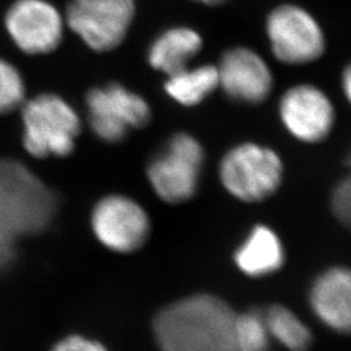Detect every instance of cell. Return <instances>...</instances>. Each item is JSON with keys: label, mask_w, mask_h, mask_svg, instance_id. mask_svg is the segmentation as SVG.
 Instances as JSON below:
<instances>
[{"label": "cell", "mask_w": 351, "mask_h": 351, "mask_svg": "<svg viewBox=\"0 0 351 351\" xmlns=\"http://www.w3.org/2000/svg\"><path fill=\"white\" fill-rule=\"evenodd\" d=\"M236 316L221 298L197 294L163 308L154 333L162 351H236Z\"/></svg>", "instance_id": "obj_1"}, {"label": "cell", "mask_w": 351, "mask_h": 351, "mask_svg": "<svg viewBox=\"0 0 351 351\" xmlns=\"http://www.w3.org/2000/svg\"><path fill=\"white\" fill-rule=\"evenodd\" d=\"M217 176L233 199L254 204L268 201L282 186L285 164L274 147L243 141L221 156Z\"/></svg>", "instance_id": "obj_2"}, {"label": "cell", "mask_w": 351, "mask_h": 351, "mask_svg": "<svg viewBox=\"0 0 351 351\" xmlns=\"http://www.w3.org/2000/svg\"><path fill=\"white\" fill-rule=\"evenodd\" d=\"M56 211L53 193L19 162L0 159V221L14 237L42 232Z\"/></svg>", "instance_id": "obj_3"}, {"label": "cell", "mask_w": 351, "mask_h": 351, "mask_svg": "<svg viewBox=\"0 0 351 351\" xmlns=\"http://www.w3.org/2000/svg\"><path fill=\"white\" fill-rule=\"evenodd\" d=\"M269 50L280 63L303 66L319 62L326 51L323 27L313 13L298 4L282 3L265 19Z\"/></svg>", "instance_id": "obj_4"}, {"label": "cell", "mask_w": 351, "mask_h": 351, "mask_svg": "<svg viewBox=\"0 0 351 351\" xmlns=\"http://www.w3.org/2000/svg\"><path fill=\"white\" fill-rule=\"evenodd\" d=\"M206 163L201 141L189 133H176L167 141L147 168L151 186L162 201L181 204L197 194Z\"/></svg>", "instance_id": "obj_5"}, {"label": "cell", "mask_w": 351, "mask_h": 351, "mask_svg": "<svg viewBox=\"0 0 351 351\" xmlns=\"http://www.w3.org/2000/svg\"><path fill=\"white\" fill-rule=\"evenodd\" d=\"M24 145L37 158L65 156L75 149L80 119L58 95L43 94L26 103L23 111Z\"/></svg>", "instance_id": "obj_6"}, {"label": "cell", "mask_w": 351, "mask_h": 351, "mask_svg": "<svg viewBox=\"0 0 351 351\" xmlns=\"http://www.w3.org/2000/svg\"><path fill=\"white\" fill-rule=\"evenodd\" d=\"M277 114L289 136L304 145L326 141L337 121L330 97L323 88L308 82L291 85L280 95Z\"/></svg>", "instance_id": "obj_7"}, {"label": "cell", "mask_w": 351, "mask_h": 351, "mask_svg": "<svg viewBox=\"0 0 351 351\" xmlns=\"http://www.w3.org/2000/svg\"><path fill=\"white\" fill-rule=\"evenodd\" d=\"M134 11V0H72L66 19L88 47L108 51L125 38Z\"/></svg>", "instance_id": "obj_8"}, {"label": "cell", "mask_w": 351, "mask_h": 351, "mask_svg": "<svg viewBox=\"0 0 351 351\" xmlns=\"http://www.w3.org/2000/svg\"><path fill=\"white\" fill-rule=\"evenodd\" d=\"M216 65L219 90L239 104L259 106L268 101L275 78L263 56L247 46L226 49Z\"/></svg>", "instance_id": "obj_9"}, {"label": "cell", "mask_w": 351, "mask_h": 351, "mask_svg": "<svg viewBox=\"0 0 351 351\" xmlns=\"http://www.w3.org/2000/svg\"><path fill=\"white\" fill-rule=\"evenodd\" d=\"M86 101L90 125L106 142H119L130 129L143 128L150 121L147 101L119 84L91 90Z\"/></svg>", "instance_id": "obj_10"}, {"label": "cell", "mask_w": 351, "mask_h": 351, "mask_svg": "<svg viewBox=\"0 0 351 351\" xmlns=\"http://www.w3.org/2000/svg\"><path fill=\"white\" fill-rule=\"evenodd\" d=\"M91 226L95 236L110 250L133 252L150 236V219L137 202L121 195L101 199L94 208Z\"/></svg>", "instance_id": "obj_11"}, {"label": "cell", "mask_w": 351, "mask_h": 351, "mask_svg": "<svg viewBox=\"0 0 351 351\" xmlns=\"http://www.w3.org/2000/svg\"><path fill=\"white\" fill-rule=\"evenodd\" d=\"M5 26L13 42L27 53L55 50L63 37V20L46 0H17L8 10Z\"/></svg>", "instance_id": "obj_12"}, {"label": "cell", "mask_w": 351, "mask_h": 351, "mask_svg": "<svg viewBox=\"0 0 351 351\" xmlns=\"http://www.w3.org/2000/svg\"><path fill=\"white\" fill-rule=\"evenodd\" d=\"M310 303L326 326L339 333H351V268L330 267L316 277Z\"/></svg>", "instance_id": "obj_13"}, {"label": "cell", "mask_w": 351, "mask_h": 351, "mask_svg": "<svg viewBox=\"0 0 351 351\" xmlns=\"http://www.w3.org/2000/svg\"><path fill=\"white\" fill-rule=\"evenodd\" d=\"M233 261L243 275L259 278L278 272L287 261V251L272 226L258 223L251 226L236 247Z\"/></svg>", "instance_id": "obj_14"}, {"label": "cell", "mask_w": 351, "mask_h": 351, "mask_svg": "<svg viewBox=\"0 0 351 351\" xmlns=\"http://www.w3.org/2000/svg\"><path fill=\"white\" fill-rule=\"evenodd\" d=\"M203 46V38L195 29L175 26L167 29L152 42L149 50V63L164 75H173L189 66Z\"/></svg>", "instance_id": "obj_15"}, {"label": "cell", "mask_w": 351, "mask_h": 351, "mask_svg": "<svg viewBox=\"0 0 351 351\" xmlns=\"http://www.w3.org/2000/svg\"><path fill=\"white\" fill-rule=\"evenodd\" d=\"M164 90L171 99L184 107H197L219 90V77L215 64L186 66L168 75Z\"/></svg>", "instance_id": "obj_16"}, {"label": "cell", "mask_w": 351, "mask_h": 351, "mask_svg": "<svg viewBox=\"0 0 351 351\" xmlns=\"http://www.w3.org/2000/svg\"><path fill=\"white\" fill-rule=\"evenodd\" d=\"M263 315L269 337L276 339L290 351H307L310 348L313 341L310 329L289 308L274 304Z\"/></svg>", "instance_id": "obj_17"}, {"label": "cell", "mask_w": 351, "mask_h": 351, "mask_svg": "<svg viewBox=\"0 0 351 351\" xmlns=\"http://www.w3.org/2000/svg\"><path fill=\"white\" fill-rule=\"evenodd\" d=\"M269 333L259 310H250L236 316V351H268Z\"/></svg>", "instance_id": "obj_18"}, {"label": "cell", "mask_w": 351, "mask_h": 351, "mask_svg": "<svg viewBox=\"0 0 351 351\" xmlns=\"http://www.w3.org/2000/svg\"><path fill=\"white\" fill-rule=\"evenodd\" d=\"M25 97L23 77L12 64L0 59V113L17 108Z\"/></svg>", "instance_id": "obj_19"}, {"label": "cell", "mask_w": 351, "mask_h": 351, "mask_svg": "<svg viewBox=\"0 0 351 351\" xmlns=\"http://www.w3.org/2000/svg\"><path fill=\"white\" fill-rule=\"evenodd\" d=\"M329 208L336 220L351 230V172L332 189Z\"/></svg>", "instance_id": "obj_20"}, {"label": "cell", "mask_w": 351, "mask_h": 351, "mask_svg": "<svg viewBox=\"0 0 351 351\" xmlns=\"http://www.w3.org/2000/svg\"><path fill=\"white\" fill-rule=\"evenodd\" d=\"M51 351H108L101 343L85 339L81 336H71L66 337L59 343L55 345V348Z\"/></svg>", "instance_id": "obj_21"}, {"label": "cell", "mask_w": 351, "mask_h": 351, "mask_svg": "<svg viewBox=\"0 0 351 351\" xmlns=\"http://www.w3.org/2000/svg\"><path fill=\"white\" fill-rule=\"evenodd\" d=\"M339 84H341V91L343 94V98L351 106V60L343 66L341 72Z\"/></svg>", "instance_id": "obj_22"}, {"label": "cell", "mask_w": 351, "mask_h": 351, "mask_svg": "<svg viewBox=\"0 0 351 351\" xmlns=\"http://www.w3.org/2000/svg\"><path fill=\"white\" fill-rule=\"evenodd\" d=\"M195 3H201L208 7H219V5H224L229 0H193Z\"/></svg>", "instance_id": "obj_23"}, {"label": "cell", "mask_w": 351, "mask_h": 351, "mask_svg": "<svg viewBox=\"0 0 351 351\" xmlns=\"http://www.w3.org/2000/svg\"><path fill=\"white\" fill-rule=\"evenodd\" d=\"M346 164H348V167H349V169H350L351 172V149L349 151V155H348V158H346Z\"/></svg>", "instance_id": "obj_24"}]
</instances>
